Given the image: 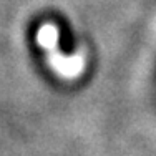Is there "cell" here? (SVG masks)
Here are the masks:
<instances>
[{"mask_svg":"<svg viewBox=\"0 0 156 156\" xmlns=\"http://www.w3.org/2000/svg\"><path fill=\"white\" fill-rule=\"evenodd\" d=\"M37 42L38 45L47 51V58L50 66L63 78H78L85 70L83 55H73L65 57L58 50V28L53 23H43L37 33Z\"/></svg>","mask_w":156,"mask_h":156,"instance_id":"obj_1","label":"cell"}]
</instances>
